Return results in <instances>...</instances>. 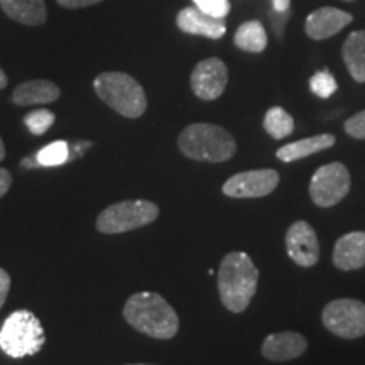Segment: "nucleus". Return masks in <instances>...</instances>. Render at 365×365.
I'll return each instance as SVG.
<instances>
[{"label": "nucleus", "mask_w": 365, "mask_h": 365, "mask_svg": "<svg viewBox=\"0 0 365 365\" xmlns=\"http://www.w3.org/2000/svg\"><path fill=\"white\" fill-rule=\"evenodd\" d=\"M124 318L134 330L158 340H170L178 333L180 318L175 308L161 294H132L124 307Z\"/></svg>", "instance_id": "obj_1"}, {"label": "nucleus", "mask_w": 365, "mask_h": 365, "mask_svg": "<svg viewBox=\"0 0 365 365\" xmlns=\"http://www.w3.org/2000/svg\"><path fill=\"white\" fill-rule=\"evenodd\" d=\"M259 271L245 252H230L218 269V294L228 312L242 313L257 293Z\"/></svg>", "instance_id": "obj_2"}, {"label": "nucleus", "mask_w": 365, "mask_h": 365, "mask_svg": "<svg viewBox=\"0 0 365 365\" xmlns=\"http://www.w3.org/2000/svg\"><path fill=\"white\" fill-rule=\"evenodd\" d=\"M178 148L195 161L225 163L234 158L237 144L234 135L220 125L191 124L181 130Z\"/></svg>", "instance_id": "obj_3"}, {"label": "nucleus", "mask_w": 365, "mask_h": 365, "mask_svg": "<svg viewBox=\"0 0 365 365\" xmlns=\"http://www.w3.org/2000/svg\"><path fill=\"white\" fill-rule=\"evenodd\" d=\"M98 98L127 118H139L148 108L143 85L122 71H105L93 81Z\"/></svg>", "instance_id": "obj_4"}, {"label": "nucleus", "mask_w": 365, "mask_h": 365, "mask_svg": "<svg viewBox=\"0 0 365 365\" xmlns=\"http://www.w3.org/2000/svg\"><path fill=\"white\" fill-rule=\"evenodd\" d=\"M46 335L41 319L27 309L14 312L0 330V349L12 359L36 355L44 346Z\"/></svg>", "instance_id": "obj_5"}, {"label": "nucleus", "mask_w": 365, "mask_h": 365, "mask_svg": "<svg viewBox=\"0 0 365 365\" xmlns=\"http://www.w3.org/2000/svg\"><path fill=\"white\" fill-rule=\"evenodd\" d=\"M159 217V207L145 200H127L113 203L100 213L97 228L102 234H124L153 223Z\"/></svg>", "instance_id": "obj_6"}, {"label": "nucleus", "mask_w": 365, "mask_h": 365, "mask_svg": "<svg viewBox=\"0 0 365 365\" xmlns=\"http://www.w3.org/2000/svg\"><path fill=\"white\" fill-rule=\"evenodd\" d=\"M323 325L340 339L354 340L365 335V303L359 299H333L322 314Z\"/></svg>", "instance_id": "obj_7"}, {"label": "nucleus", "mask_w": 365, "mask_h": 365, "mask_svg": "<svg viewBox=\"0 0 365 365\" xmlns=\"http://www.w3.org/2000/svg\"><path fill=\"white\" fill-rule=\"evenodd\" d=\"M352 180L345 164L330 163L318 168L309 182V195L317 207L330 208L349 195Z\"/></svg>", "instance_id": "obj_8"}, {"label": "nucleus", "mask_w": 365, "mask_h": 365, "mask_svg": "<svg viewBox=\"0 0 365 365\" xmlns=\"http://www.w3.org/2000/svg\"><path fill=\"white\" fill-rule=\"evenodd\" d=\"M279 185V173L274 170H252L234 175L223 182V195L230 198H262Z\"/></svg>", "instance_id": "obj_9"}, {"label": "nucleus", "mask_w": 365, "mask_h": 365, "mask_svg": "<svg viewBox=\"0 0 365 365\" xmlns=\"http://www.w3.org/2000/svg\"><path fill=\"white\" fill-rule=\"evenodd\" d=\"M228 83V68L222 59L207 58L200 61L191 73V90L202 100L222 97Z\"/></svg>", "instance_id": "obj_10"}, {"label": "nucleus", "mask_w": 365, "mask_h": 365, "mask_svg": "<svg viewBox=\"0 0 365 365\" xmlns=\"http://www.w3.org/2000/svg\"><path fill=\"white\" fill-rule=\"evenodd\" d=\"M286 249L291 261L301 267H313L319 259V242L308 222L298 220L287 228Z\"/></svg>", "instance_id": "obj_11"}, {"label": "nucleus", "mask_w": 365, "mask_h": 365, "mask_svg": "<svg viewBox=\"0 0 365 365\" xmlns=\"http://www.w3.org/2000/svg\"><path fill=\"white\" fill-rule=\"evenodd\" d=\"M176 26L182 33L203 36L208 39H220L227 33L225 19L213 17L198 7H186L176 16Z\"/></svg>", "instance_id": "obj_12"}, {"label": "nucleus", "mask_w": 365, "mask_h": 365, "mask_svg": "<svg viewBox=\"0 0 365 365\" xmlns=\"http://www.w3.org/2000/svg\"><path fill=\"white\" fill-rule=\"evenodd\" d=\"M354 21L352 14L335 7H322L307 17L304 31L314 41H323L339 34L344 27Z\"/></svg>", "instance_id": "obj_13"}, {"label": "nucleus", "mask_w": 365, "mask_h": 365, "mask_svg": "<svg viewBox=\"0 0 365 365\" xmlns=\"http://www.w3.org/2000/svg\"><path fill=\"white\" fill-rule=\"evenodd\" d=\"M308 341L301 333L282 331L272 333L264 340L261 352L271 362H286L298 359L307 352Z\"/></svg>", "instance_id": "obj_14"}, {"label": "nucleus", "mask_w": 365, "mask_h": 365, "mask_svg": "<svg viewBox=\"0 0 365 365\" xmlns=\"http://www.w3.org/2000/svg\"><path fill=\"white\" fill-rule=\"evenodd\" d=\"M333 264L341 271H355L365 266V232H350L336 240Z\"/></svg>", "instance_id": "obj_15"}, {"label": "nucleus", "mask_w": 365, "mask_h": 365, "mask_svg": "<svg viewBox=\"0 0 365 365\" xmlns=\"http://www.w3.org/2000/svg\"><path fill=\"white\" fill-rule=\"evenodd\" d=\"M61 95L59 86L53 81L48 80H31L24 81L14 90L12 102L21 107H27V105H44L56 102Z\"/></svg>", "instance_id": "obj_16"}, {"label": "nucleus", "mask_w": 365, "mask_h": 365, "mask_svg": "<svg viewBox=\"0 0 365 365\" xmlns=\"http://www.w3.org/2000/svg\"><path fill=\"white\" fill-rule=\"evenodd\" d=\"M0 7L11 19L26 26H41L48 19L44 0H0Z\"/></svg>", "instance_id": "obj_17"}, {"label": "nucleus", "mask_w": 365, "mask_h": 365, "mask_svg": "<svg viewBox=\"0 0 365 365\" xmlns=\"http://www.w3.org/2000/svg\"><path fill=\"white\" fill-rule=\"evenodd\" d=\"M335 135L333 134H319L313 137H307V139L296 140V143L286 144L277 149L276 156L282 163H293L298 159L308 158L312 154H317L319 150L330 149L335 144Z\"/></svg>", "instance_id": "obj_18"}, {"label": "nucleus", "mask_w": 365, "mask_h": 365, "mask_svg": "<svg viewBox=\"0 0 365 365\" xmlns=\"http://www.w3.org/2000/svg\"><path fill=\"white\" fill-rule=\"evenodd\" d=\"M341 54L352 78L357 83H365V31L350 34L341 48Z\"/></svg>", "instance_id": "obj_19"}, {"label": "nucleus", "mask_w": 365, "mask_h": 365, "mask_svg": "<svg viewBox=\"0 0 365 365\" xmlns=\"http://www.w3.org/2000/svg\"><path fill=\"white\" fill-rule=\"evenodd\" d=\"M234 41L242 51L262 53L267 46V33L259 21H247L237 29Z\"/></svg>", "instance_id": "obj_20"}, {"label": "nucleus", "mask_w": 365, "mask_h": 365, "mask_svg": "<svg viewBox=\"0 0 365 365\" xmlns=\"http://www.w3.org/2000/svg\"><path fill=\"white\" fill-rule=\"evenodd\" d=\"M264 129L272 139L279 140L291 135L294 130L293 117L281 107H271L264 117Z\"/></svg>", "instance_id": "obj_21"}, {"label": "nucleus", "mask_w": 365, "mask_h": 365, "mask_svg": "<svg viewBox=\"0 0 365 365\" xmlns=\"http://www.w3.org/2000/svg\"><path fill=\"white\" fill-rule=\"evenodd\" d=\"M36 159H38L39 166L43 168L65 164L70 161V145L66 140H56V143L48 144L39 153H36Z\"/></svg>", "instance_id": "obj_22"}, {"label": "nucleus", "mask_w": 365, "mask_h": 365, "mask_svg": "<svg viewBox=\"0 0 365 365\" xmlns=\"http://www.w3.org/2000/svg\"><path fill=\"white\" fill-rule=\"evenodd\" d=\"M309 88L317 97L319 98H330L333 93H335L339 85H336L335 76L331 75L328 70H322L318 73H314L309 80Z\"/></svg>", "instance_id": "obj_23"}, {"label": "nucleus", "mask_w": 365, "mask_h": 365, "mask_svg": "<svg viewBox=\"0 0 365 365\" xmlns=\"http://www.w3.org/2000/svg\"><path fill=\"white\" fill-rule=\"evenodd\" d=\"M56 117L53 112L46 110V108H39V110H33L27 113L24 118V124L29 129L31 134L34 135H43L44 132L49 130V127L54 124Z\"/></svg>", "instance_id": "obj_24"}, {"label": "nucleus", "mask_w": 365, "mask_h": 365, "mask_svg": "<svg viewBox=\"0 0 365 365\" xmlns=\"http://www.w3.org/2000/svg\"><path fill=\"white\" fill-rule=\"evenodd\" d=\"M195 7H198L200 11L213 17H220L225 19L227 14L230 12V2L228 0H193Z\"/></svg>", "instance_id": "obj_25"}, {"label": "nucleus", "mask_w": 365, "mask_h": 365, "mask_svg": "<svg viewBox=\"0 0 365 365\" xmlns=\"http://www.w3.org/2000/svg\"><path fill=\"white\" fill-rule=\"evenodd\" d=\"M345 132L354 139H365V110L355 113L345 122Z\"/></svg>", "instance_id": "obj_26"}, {"label": "nucleus", "mask_w": 365, "mask_h": 365, "mask_svg": "<svg viewBox=\"0 0 365 365\" xmlns=\"http://www.w3.org/2000/svg\"><path fill=\"white\" fill-rule=\"evenodd\" d=\"M9 291H11V276L6 269L0 267V309H2L4 303H6Z\"/></svg>", "instance_id": "obj_27"}, {"label": "nucleus", "mask_w": 365, "mask_h": 365, "mask_svg": "<svg viewBox=\"0 0 365 365\" xmlns=\"http://www.w3.org/2000/svg\"><path fill=\"white\" fill-rule=\"evenodd\" d=\"M56 2L65 9H83L90 6H97V4L103 2V0H56Z\"/></svg>", "instance_id": "obj_28"}, {"label": "nucleus", "mask_w": 365, "mask_h": 365, "mask_svg": "<svg viewBox=\"0 0 365 365\" xmlns=\"http://www.w3.org/2000/svg\"><path fill=\"white\" fill-rule=\"evenodd\" d=\"M12 186V175L4 168H0V198L11 190Z\"/></svg>", "instance_id": "obj_29"}, {"label": "nucleus", "mask_w": 365, "mask_h": 365, "mask_svg": "<svg viewBox=\"0 0 365 365\" xmlns=\"http://www.w3.org/2000/svg\"><path fill=\"white\" fill-rule=\"evenodd\" d=\"M271 2H272L274 11H276L277 14H282V12H287L291 0H271Z\"/></svg>", "instance_id": "obj_30"}, {"label": "nucleus", "mask_w": 365, "mask_h": 365, "mask_svg": "<svg viewBox=\"0 0 365 365\" xmlns=\"http://www.w3.org/2000/svg\"><path fill=\"white\" fill-rule=\"evenodd\" d=\"M21 166H24V168H39V163H38V159H36V154H34L33 158L22 159Z\"/></svg>", "instance_id": "obj_31"}, {"label": "nucleus", "mask_w": 365, "mask_h": 365, "mask_svg": "<svg viewBox=\"0 0 365 365\" xmlns=\"http://www.w3.org/2000/svg\"><path fill=\"white\" fill-rule=\"evenodd\" d=\"M7 83H9V81H7V75H6V73H4L2 68H0V90L6 88Z\"/></svg>", "instance_id": "obj_32"}, {"label": "nucleus", "mask_w": 365, "mask_h": 365, "mask_svg": "<svg viewBox=\"0 0 365 365\" xmlns=\"http://www.w3.org/2000/svg\"><path fill=\"white\" fill-rule=\"evenodd\" d=\"M4 158H6V145H4L2 137H0V161H4Z\"/></svg>", "instance_id": "obj_33"}, {"label": "nucleus", "mask_w": 365, "mask_h": 365, "mask_svg": "<svg viewBox=\"0 0 365 365\" xmlns=\"http://www.w3.org/2000/svg\"><path fill=\"white\" fill-rule=\"evenodd\" d=\"M132 365H145V364H132Z\"/></svg>", "instance_id": "obj_34"}, {"label": "nucleus", "mask_w": 365, "mask_h": 365, "mask_svg": "<svg viewBox=\"0 0 365 365\" xmlns=\"http://www.w3.org/2000/svg\"><path fill=\"white\" fill-rule=\"evenodd\" d=\"M345 2H352V0H345Z\"/></svg>", "instance_id": "obj_35"}]
</instances>
